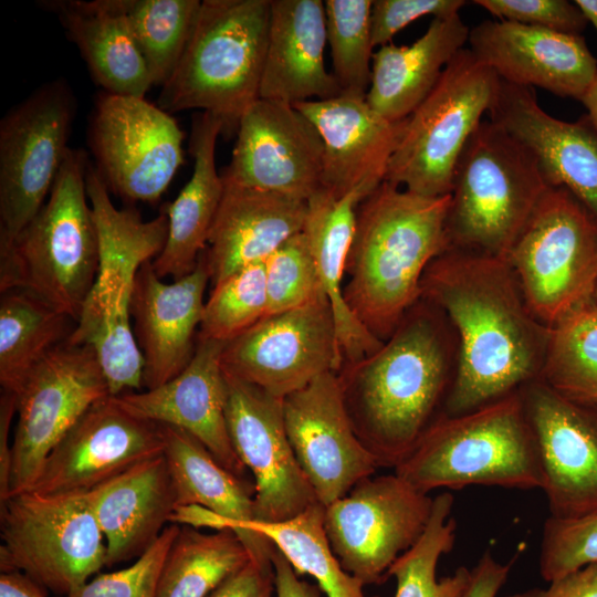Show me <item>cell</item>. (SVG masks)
<instances>
[{
  "instance_id": "7a4b0ae2",
  "label": "cell",
  "mask_w": 597,
  "mask_h": 597,
  "mask_svg": "<svg viewBox=\"0 0 597 597\" xmlns=\"http://www.w3.org/2000/svg\"><path fill=\"white\" fill-rule=\"evenodd\" d=\"M459 363L446 314L420 297L375 353L337 371L353 428L378 467L396 468L444 415Z\"/></svg>"
},
{
  "instance_id": "4fadbf2b",
  "label": "cell",
  "mask_w": 597,
  "mask_h": 597,
  "mask_svg": "<svg viewBox=\"0 0 597 597\" xmlns=\"http://www.w3.org/2000/svg\"><path fill=\"white\" fill-rule=\"evenodd\" d=\"M185 134L171 115L145 97L103 92L88 123L94 167L109 192L156 202L185 161Z\"/></svg>"
},
{
  "instance_id": "d590c367",
  "label": "cell",
  "mask_w": 597,
  "mask_h": 597,
  "mask_svg": "<svg viewBox=\"0 0 597 597\" xmlns=\"http://www.w3.org/2000/svg\"><path fill=\"white\" fill-rule=\"evenodd\" d=\"M75 322L56 308L21 290L1 293L0 384L17 392L28 374L56 346L65 342Z\"/></svg>"
},
{
  "instance_id": "1f68e13d",
  "label": "cell",
  "mask_w": 597,
  "mask_h": 597,
  "mask_svg": "<svg viewBox=\"0 0 597 597\" xmlns=\"http://www.w3.org/2000/svg\"><path fill=\"white\" fill-rule=\"evenodd\" d=\"M221 122L210 113L192 117L189 151L193 158L190 179L166 207L168 233L164 249L151 261L160 279L178 280L191 273L205 251L218 212L224 185L216 166Z\"/></svg>"
},
{
  "instance_id": "4316f807",
  "label": "cell",
  "mask_w": 597,
  "mask_h": 597,
  "mask_svg": "<svg viewBox=\"0 0 597 597\" xmlns=\"http://www.w3.org/2000/svg\"><path fill=\"white\" fill-rule=\"evenodd\" d=\"M224 185L223 196L201 253L212 286L235 271L264 262L305 224L306 201Z\"/></svg>"
},
{
  "instance_id": "f546056e",
  "label": "cell",
  "mask_w": 597,
  "mask_h": 597,
  "mask_svg": "<svg viewBox=\"0 0 597 597\" xmlns=\"http://www.w3.org/2000/svg\"><path fill=\"white\" fill-rule=\"evenodd\" d=\"M160 429L177 502L170 523L239 535L254 520V484L227 470L185 430L169 425Z\"/></svg>"
},
{
  "instance_id": "d6986e66",
  "label": "cell",
  "mask_w": 597,
  "mask_h": 597,
  "mask_svg": "<svg viewBox=\"0 0 597 597\" xmlns=\"http://www.w3.org/2000/svg\"><path fill=\"white\" fill-rule=\"evenodd\" d=\"M223 184L307 201L322 188L323 142L294 105L258 98L242 115Z\"/></svg>"
},
{
  "instance_id": "277c9868",
  "label": "cell",
  "mask_w": 597,
  "mask_h": 597,
  "mask_svg": "<svg viewBox=\"0 0 597 597\" xmlns=\"http://www.w3.org/2000/svg\"><path fill=\"white\" fill-rule=\"evenodd\" d=\"M271 0H202L192 33L157 106L167 113L199 109L216 116L221 135L260 98Z\"/></svg>"
},
{
  "instance_id": "74e56055",
  "label": "cell",
  "mask_w": 597,
  "mask_h": 597,
  "mask_svg": "<svg viewBox=\"0 0 597 597\" xmlns=\"http://www.w3.org/2000/svg\"><path fill=\"white\" fill-rule=\"evenodd\" d=\"M453 496L449 492L433 498L425 532L387 572V577L396 579L394 597H468L471 569L461 566L453 574L437 579L438 562L454 544L457 523L451 516Z\"/></svg>"
},
{
  "instance_id": "11a10c76",
  "label": "cell",
  "mask_w": 597,
  "mask_h": 597,
  "mask_svg": "<svg viewBox=\"0 0 597 597\" xmlns=\"http://www.w3.org/2000/svg\"><path fill=\"white\" fill-rule=\"evenodd\" d=\"M580 102L587 109V117L597 130V76L582 97Z\"/></svg>"
},
{
  "instance_id": "44dd1931",
  "label": "cell",
  "mask_w": 597,
  "mask_h": 597,
  "mask_svg": "<svg viewBox=\"0 0 597 597\" xmlns=\"http://www.w3.org/2000/svg\"><path fill=\"white\" fill-rule=\"evenodd\" d=\"M163 450L159 423L132 415L107 396L93 404L52 449L31 490L84 494Z\"/></svg>"
},
{
  "instance_id": "836d02e7",
  "label": "cell",
  "mask_w": 597,
  "mask_h": 597,
  "mask_svg": "<svg viewBox=\"0 0 597 597\" xmlns=\"http://www.w3.org/2000/svg\"><path fill=\"white\" fill-rule=\"evenodd\" d=\"M76 45L103 92L145 97L154 85L115 0H42Z\"/></svg>"
},
{
  "instance_id": "3957f363",
  "label": "cell",
  "mask_w": 597,
  "mask_h": 597,
  "mask_svg": "<svg viewBox=\"0 0 597 597\" xmlns=\"http://www.w3.org/2000/svg\"><path fill=\"white\" fill-rule=\"evenodd\" d=\"M450 199L420 196L384 180L357 208L343 295L357 320L383 342L421 297L429 264L449 248Z\"/></svg>"
},
{
  "instance_id": "6da1fadb",
  "label": "cell",
  "mask_w": 597,
  "mask_h": 597,
  "mask_svg": "<svg viewBox=\"0 0 597 597\" xmlns=\"http://www.w3.org/2000/svg\"><path fill=\"white\" fill-rule=\"evenodd\" d=\"M421 297L446 314L459 342L444 416L472 411L540 378L551 328L528 307L505 259L447 249L427 268Z\"/></svg>"
},
{
  "instance_id": "f35d334b",
  "label": "cell",
  "mask_w": 597,
  "mask_h": 597,
  "mask_svg": "<svg viewBox=\"0 0 597 597\" xmlns=\"http://www.w3.org/2000/svg\"><path fill=\"white\" fill-rule=\"evenodd\" d=\"M154 85L174 72L192 33L200 0H115Z\"/></svg>"
},
{
  "instance_id": "7bdbcfd3",
  "label": "cell",
  "mask_w": 597,
  "mask_h": 597,
  "mask_svg": "<svg viewBox=\"0 0 597 597\" xmlns=\"http://www.w3.org/2000/svg\"><path fill=\"white\" fill-rule=\"evenodd\" d=\"M264 265L266 315L303 306L324 292L303 230L285 240L264 261Z\"/></svg>"
},
{
  "instance_id": "30bf717a",
  "label": "cell",
  "mask_w": 597,
  "mask_h": 597,
  "mask_svg": "<svg viewBox=\"0 0 597 597\" xmlns=\"http://www.w3.org/2000/svg\"><path fill=\"white\" fill-rule=\"evenodd\" d=\"M505 260L533 314L551 327L593 301L597 220L569 191L549 187Z\"/></svg>"
},
{
  "instance_id": "4dcf8cb0",
  "label": "cell",
  "mask_w": 597,
  "mask_h": 597,
  "mask_svg": "<svg viewBox=\"0 0 597 597\" xmlns=\"http://www.w3.org/2000/svg\"><path fill=\"white\" fill-rule=\"evenodd\" d=\"M469 34L470 29L455 13L432 19L425 34L410 45L379 46L373 54L368 106L388 122L406 119L464 49Z\"/></svg>"
},
{
  "instance_id": "d6a6232c",
  "label": "cell",
  "mask_w": 597,
  "mask_h": 597,
  "mask_svg": "<svg viewBox=\"0 0 597 597\" xmlns=\"http://www.w3.org/2000/svg\"><path fill=\"white\" fill-rule=\"evenodd\" d=\"M377 187L364 185L341 198L321 188L306 201L307 213L303 231L307 237L323 290L331 303L344 363L358 362L375 353L384 343L357 320L343 295L357 208Z\"/></svg>"
},
{
  "instance_id": "7402d4cb",
  "label": "cell",
  "mask_w": 597,
  "mask_h": 597,
  "mask_svg": "<svg viewBox=\"0 0 597 597\" xmlns=\"http://www.w3.org/2000/svg\"><path fill=\"white\" fill-rule=\"evenodd\" d=\"M468 43L505 83L580 101L597 76V60L582 35L486 20L470 30Z\"/></svg>"
},
{
  "instance_id": "9c48e42d",
  "label": "cell",
  "mask_w": 597,
  "mask_h": 597,
  "mask_svg": "<svg viewBox=\"0 0 597 597\" xmlns=\"http://www.w3.org/2000/svg\"><path fill=\"white\" fill-rule=\"evenodd\" d=\"M500 83L490 67L462 49L406 118L385 181L425 197L450 195L461 154L491 109Z\"/></svg>"
},
{
  "instance_id": "60d3db41",
  "label": "cell",
  "mask_w": 597,
  "mask_h": 597,
  "mask_svg": "<svg viewBox=\"0 0 597 597\" xmlns=\"http://www.w3.org/2000/svg\"><path fill=\"white\" fill-rule=\"evenodd\" d=\"M371 0H325L326 36L341 94L366 98L373 64Z\"/></svg>"
},
{
  "instance_id": "52a82bcc",
  "label": "cell",
  "mask_w": 597,
  "mask_h": 597,
  "mask_svg": "<svg viewBox=\"0 0 597 597\" xmlns=\"http://www.w3.org/2000/svg\"><path fill=\"white\" fill-rule=\"evenodd\" d=\"M85 184L98 237V272L69 341L90 346L103 370L124 376L143 362L132 325V297L139 269L158 256L168 233L166 208L148 221L118 209L91 160Z\"/></svg>"
},
{
  "instance_id": "9f6ffc18",
  "label": "cell",
  "mask_w": 597,
  "mask_h": 597,
  "mask_svg": "<svg viewBox=\"0 0 597 597\" xmlns=\"http://www.w3.org/2000/svg\"><path fill=\"white\" fill-rule=\"evenodd\" d=\"M574 2L597 31V0H575Z\"/></svg>"
},
{
  "instance_id": "5bb4252c",
  "label": "cell",
  "mask_w": 597,
  "mask_h": 597,
  "mask_svg": "<svg viewBox=\"0 0 597 597\" xmlns=\"http://www.w3.org/2000/svg\"><path fill=\"white\" fill-rule=\"evenodd\" d=\"M15 395L10 496L31 490L63 436L93 404L111 396L94 350L67 339L28 374Z\"/></svg>"
},
{
  "instance_id": "6f0895ef",
  "label": "cell",
  "mask_w": 597,
  "mask_h": 597,
  "mask_svg": "<svg viewBox=\"0 0 597 597\" xmlns=\"http://www.w3.org/2000/svg\"><path fill=\"white\" fill-rule=\"evenodd\" d=\"M594 304L597 305V286H596V290L594 292V295H593V301H591Z\"/></svg>"
},
{
  "instance_id": "d4e9b609",
  "label": "cell",
  "mask_w": 597,
  "mask_h": 597,
  "mask_svg": "<svg viewBox=\"0 0 597 597\" xmlns=\"http://www.w3.org/2000/svg\"><path fill=\"white\" fill-rule=\"evenodd\" d=\"M488 115L531 150L551 187L569 191L597 220V130L586 115L556 118L541 107L534 88L503 81Z\"/></svg>"
},
{
  "instance_id": "f1b7e54d",
  "label": "cell",
  "mask_w": 597,
  "mask_h": 597,
  "mask_svg": "<svg viewBox=\"0 0 597 597\" xmlns=\"http://www.w3.org/2000/svg\"><path fill=\"white\" fill-rule=\"evenodd\" d=\"M85 496L106 542L108 567L139 557L177 507L164 453L133 465Z\"/></svg>"
},
{
  "instance_id": "ffe728a7",
  "label": "cell",
  "mask_w": 597,
  "mask_h": 597,
  "mask_svg": "<svg viewBox=\"0 0 597 597\" xmlns=\"http://www.w3.org/2000/svg\"><path fill=\"white\" fill-rule=\"evenodd\" d=\"M283 413L295 459L323 506L379 468L353 428L337 373H325L283 398Z\"/></svg>"
},
{
  "instance_id": "484cf974",
  "label": "cell",
  "mask_w": 597,
  "mask_h": 597,
  "mask_svg": "<svg viewBox=\"0 0 597 597\" xmlns=\"http://www.w3.org/2000/svg\"><path fill=\"white\" fill-rule=\"evenodd\" d=\"M317 129L323 142L322 188L341 198L354 189L384 180L406 119L388 122L366 98L339 94L294 105Z\"/></svg>"
},
{
  "instance_id": "83f0119b",
  "label": "cell",
  "mask_w": 597,
  "mask_h": 597,
  "mask_svg": "<svg viewBox=\"0 0 597 597\" xmlns=\"http://www.w3.org/2000/svg\"><path fill=\"white\" fill-rule=\"evenodd\" d=\"M326 17L322 0H271L260 98L290 105L341 94L327 72Z\"/></svg>"
},
{
  "instance_id": "db71d44e",
  "label": "cell",
  "mask_w": 597,
  "mask_h": 597,
  "mask_svg": "<svg viewBox=\"0 0 597 597\" xmlns=\"http://www.w3.org/2000/svg\"><path fill=\"white\" fill-rule=\"evenodd\" d=\"M0 597H45V590L20 572L1 573Z\"/></svg>"
},
{
  "instance_id": "e0dca14e",
  "label": "cell",
  "mask_w": 597,
  "mask_h": 597,
  "mask_svg": "<svg viewBox=\"0 0 597 597\" xmlns=\"http://www.w3.org/2000/svg\"><path fill=\"white\" fill-rule=\"evenodd\" d=\"M224 375L230 440L254 478L253 521H285L320 503L291 448L283 399L226 371Z\"/></svg>"
},
{
  "instance_id": "7c38bea8",
  "label": "cell",
  "mask_w": 597,
  "mask_h": 597,
  "mask_svg": "<svg viewBox=\"0 0 597 597\" xmlns=\"http://www.w3.org/2000/svg\"><path fill=\"white\" fill-rule=\"evenodd\" d=\"M75 96L64 78L35 88L0 119V245L45 203L70 147Z\"/></svg>"
},
{
  "instance_id": "f907efd6",
  "label": "cell",
  "mask_w": 597,
  "mask_h": 597,
  "mask_svg": "<svg viewBox=\"0 0 597 597\" xmlns=\"http://www.w3.org/2000/svg\"><path fill=\"white\" fill-rule=\"evenodd\" d=\"M17 413V395L3 390L0 397V505L10 498L12 443L10 430Z\"/></svg>"
},
{
  "instance_id": "2e32d148",
  "label": "cell",
  "mask_w": 597,
  "mask_h": 597,
  "mask_svg": "<svg viewBox=\"0 0 597 597\" xmlns=\"http://www.w3.org/2000/svg\"><path fill=\"white\" fill-rule=\"evenodd\" d=\"M221 363L227 374L281 399L325 373L339 371L344 357L326 294L264 316L226 343Z\"/></svg>"
},
{
  "instance_id": "e575fe53",
  "label": "cell",
  "mask_w": 597,
  "mask_h": 597,
  "mask_svg": "<svg viewBox=\"0 0 597 597\" xmlns=\"http://www.w3.org/2000/svg\"><path fill=\"white\" fill-rule=\"evenodd\" d=\"M238 537L255 559L269 561L274 546L297 575L313 577L326 597H368L362 582L347 573L333 553L321 503L285 521L247 522Z\"/></svg>"
},
{
  "instance_id": "f6af8a7d",
  "label": "cell",
  "mask_w": 597,
  "mask_h": 597,
  "mask_svg": "<svg viewBox=\"0 0 597 597\" xmlns=\"http://www.w3.org/2000/svg\"><path fill=\"white\" fill-rule=\"evenodd\" d=\"M597 564V513L575 520L548 517L543 527L540 574L547 583Z\"/></svg>"
},
{
  "instance_id": "ac0fdd59",
  "label": "cell",
  "mask_w": 597,
  "mask_h": 597,
  "mask_svg": "<svg viewBox=\"0 0 597 597\" xmlns=\"http://www.w3.org/2000/svg\"><path fill=\"white\" fill-rule=\"evenodd\" d=\"M519 394L536 440L549 516L597 513V402L569 399L538 378Z\"/></svg>"
},
{
  "instance_id": "ab89813d",
  "label": "cell",
  "mask_w": 597,
  "mask_h": 597,
  "mask_svg": "<svg viewBox=\"0 0 597 597\" xmlns=\"http://www.w3.org/2000/svg\"><path fill=\"white\" fill-rule=\"evenodd\" d=\"M549 328L538 379L569 399L597 402V305L590 302Z\"/></svg>"
},
{
  "instance_id": "7dc6e473",
  "label": "cell",
  "mask_w": 597,
  "mask_h": 597,
  "mask_svg": "<svg viewBox=\"0 0 597 597\" xmlns=\"http://www.w3.org/2000/svg\"><path fill=\"white\" fill-rule=\"evenodd\" d=\"M465 4L464 0H375L370 17L373 45L388 44L395 34L421 17L447 18L460 13Z\"/></svg>"
},
{
  "instance_id": "bcb514c9",
  "label": "cell",
  "mask_w": 597,
  "mask_h": 597,
  "mask_svg": "<svg viewBox=\"0 0 597 597\" xmlns=\"http://www.w3.org/2000/svg\"><path fill=\"white\" fill-rule=\"evenodd\" d=\"M499 20L540 27L580 35L587 19L573 1L567 0H475Z\"/></svg>"
},
{
  "instance_id": "f5cc1de1",
  "label": "cell",
  "mask_w": 597,
  "mask_h": 597,
  "mask_svg": "<svg viewBox=\"0 0 597 597\" xmlns=\"http://www.w3.org/2000/svg\"><path fill=\"white\" fill-rule=\"evenodd\" d=\"M275 597H322V591L298 577L287 559L274 546L271 553Z\"/></svg>"
},
{
  "instance_id": "9a60e30c",
  "label": "cell",
  "mask_w": 597,
  "mask_h": 597,
  "mask_svg": "<svg viewBox=\"0 0 597 597\" xmlns=\"http://www.w3.org/2000/svg\"><path fill=\"white\" fill-rule=\"evenodd\" d=\"M432 503L433 498L396 473L368 476L324 506L331 548L364 586L379 584L425 532Z\"/></svg>"
},
{
  "instance_id": "8992f818",
  "label": "cell",
  "mask_w": 597,
  "mask_h": 597,
  "mask_svg": "<svg viewBox=\"0 0 597 597\" xmlns=\"http://www.w3.org/2000/svg\"><path fill=\"white\" fill-rule=\"evenodd\" d=\"M395 473L422 493L440 488H543L533 430L519 390L472 411L442 416Z\"/></svg>"
},
{
  "instance_id": "8fae6325",
  "label": "cell",
  "mask_w": 597,
  "mask_h": 597,
  "mask_svg": "<svg viewBox=\"0 0 597 597\" xmlns=\"http://www.w3.org/2000/svg\"><path fill=\"white\" fill-rule=\"evenodd\" d=\"M1 573L20 572L66 596L106 566V542L84 494L33 490L0 505Z\"/></svg>"
},
{
  "instance_id": "c3c4849f",
  "label": "cell",
  "mask_w": 597,
  "mask_h": 597,
  "mask_svg": "<svg viewBox=\"0 0 597 597\" xmlns=\"http://www.w3.org/2000/svg\"><path fill=\"white\" fill-rule=\"evenodd\" d=\"M273 594L275 586L272 562L251 558L208 597H273Z\"/></svg>"
},
{
  "instance_id": "5b68a950",
  "label": "cell",
  "mask_w": 597,
  "mask_h": 597,
  "mask_svg": "<svg viewBox=\"0 0 597 597\" xmlns=\"http://www.w3.org/2000/svg\"><path fill=\"white\" fill-rule=\"evenodd\" d=\"M88 157L67 151L51 192L32 221L0 245V291H25L76 324L98 272V237L88 201Z\"/></svg>"
},
{
  "instance_id": "cb8c5ba5",
  "label": "cell",
  "mask_w": 597,
  "mask_h": 597,
  "mask_svg": "<svg viewBox=\"0 0 597 597\" xmlns=\"http://www.w3.org/2000/svg\"><path fill=\"white\" fill-rule=\"evenodd\" d=\"M208 282L209 272L202 255L191 273L171 283L157 276L151 261L139 269L130 313L143 356V386L146 389L169 381L190 363Z\"/></svg>"
},
{
  "instance_id": "681fc988",
  "label": "cell",
  "mask_w": 597,
  "mask_h": 597,
  "mask_svg": "<svg viewBox=\"0 0 597 597\" xmlns=\"http://www.w3.org/2000/svg\"><path fill=\"white\" fill-rule=\"evenodd\" d=\"M505 597H597V564L558 577L546 588H532Z\"/></svg>"
},
{
  "instance_id": "8d00e7d4",
  "label": "cell",
  "mask_w": 597,
  "mask_h": 597,
  "mask_svg": "<svg viewBox=\"0 0 597 597\" xmlns=\"http://www.w3.org/2000/svg\"><path fill=\"white\" fill-rule=\"evenodd\" d=\"M250 559L233 531L203 533L182 525L164 564L157 597H208Z\"/></svg>"
},
{
  "instance_id": "ba28073f",
  "label": "cell",
  "mask_w": 597,
  "mask_h": 597,
  "mask_svg": "<svg viewBox=\"0 0 597 597\" xmlns=\"http://www.w3.org/2000/svg\"><path fill=\"white\" fill-rule=\"evenodd\" d=\"M549 187L531 150L483 119L455 167L448 249L505 259Z\"/></svg>"
},
{
  "instance_id": "ee69618b",
  "label": "cell",
  "mask_w": 597,
  "mask_h": 597,
  "mask_svg": "<svg viewBox=\"0 0 597 597\" xmlns=\"http://www.w3.org/2000/svg\"><path fill=\"white\" fill-rule=\"evenodd\" d=\"M180 525H167L158 538L129 566L97 574L83 586L60 597H157L160 574Z\"/></svg>"
},
{
  "instance_id": "b9f144b4",
  "label": "cell",
  "mask_w": 597,
  "mask_h": 597,
  "mask_svg": "<svg viewBox=\"0 0 597 597\" xmlns=\"http://www.w3.org/2000/svg\"><path fill=\"white\" fill-rule=\"evenodd\" d=\"M266 308L265 265L258 262L212 286L198 337L228 343L262 320Z\"/></svg>"
},
{
  "instance_id": "816d5d0a",
  "label": "cell",
  "mask_w": 597,
  "mask_h": 597,
  "mask_svg": "<svg viewBox=\"0 0 597 597\" xmlns=\"http://www.w3.org/2000/svg\"><path fill=\"white\" fill-rule=\"evenodd\" d=\"M512 563L496 561L490 551L483 553L471 569V586L468 597H496L505 584Z\"/></svg>"
},
{
  "instance_id": "603a6c76",
  "label": "cell",
  "mask_w": 597,
  "mask_h": 597,
  "mask_svg": "<svg viewBox=\"0 0 597 597\" xmlns=\"http://www.w3.org/2000/svg\"><path fill=\"white\" fill-rule=\"evenodd\" d=\"M226 342L199 338L188 366L175 378L143 392L114 396L132 415L185 430L227 470L245 479L226 419L227 384L221 363Z\"/></svg>"
}]
</instances>
